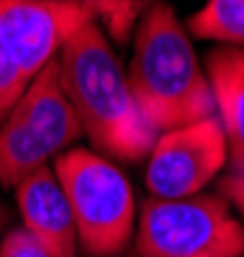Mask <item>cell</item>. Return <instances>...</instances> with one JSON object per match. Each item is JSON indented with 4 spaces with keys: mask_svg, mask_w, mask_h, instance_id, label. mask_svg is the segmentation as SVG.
<instances>
[{
    "mask_svg": "<svg viewBox=\"0 0 244 257\" xmlns=\"http://www.w3.org/2000/svg\"><path fill=\"white\" fill-rule=\"evenodd\" d=\"M131 93L154 134L216 118L213 93L193 39L167 0H149L131 34Z\"/></svg>",
    "mask_w": 244,
    "mask_h": 257,
    "instance_id": "obj_1",
    "label": "cell"
},
{
    "mask_svg": "<svg viewBox=\"0 0 244 257\" xmlns=\"http://www.w3.org/2000/svg\"><path fill=\"white\" fill-rule=\"evenodd\" d=\"M62 90L98 152L108 160L139 162L157 139L131 93L126 67L98 24L80 29L57 57Z\"/></svg>",
    "mask_w": 244,
    "mask_h": 257,
    "instance_id": "obj_2",
    "label": "cell"
},
{
    "mask_svg": "<svg viewBox=\"0 0 244 257\" xmlns=\"http://www.w3.org/2000/svg\"><path fill=\"white\" fill-rule=\"evenodd\" d=\"M52 170L72 208L77 249L87 257H121L134 244L139 213L124 170L85 147L59 155Z\"/></svg>",
    "mask_w": 244,
    "mask_h": 257,
    "instance_id": "obj_3",
    "label": "cell"
},
{
    "mask_svg": "<svg viewBox=\"0 0 244 257\" xmlns=\"http://www.w3.org/2000/svg\"><path fill=\"white\" fill-rule=\"evenodd\" d=\"M82 126L59 82L57 59L29 85L0 123V185L16 188L75 147Z\"/></svg>",
    "mask_w": 244,
    "mask_h": 257,
    "instance_id": "obj_4",
    "label": "cell"
},
{
    "mask_svg": "<svg viewBox=\"0 0 244 257\" xmlns=\"http://www.w3.org/2000/svg\"><path fill=\"white\" fill-rule=\"evenodd\" d=\"M137 257H244V224L218 193L147 198L137 213Z\"/></svg>",
    "mask_w": 244,
    "mask_h": 257,
    "instance_id": "obj_5",
    "label": "cell"
},
{
    "mask_svg": "<svg viewBox=\"0 0 244 257\" xmlns=\"http://www.w3.org/2000/svg\"><path fill=\"white\" fill-rule=\"evenodd\" d=\"M226 137L218 118L165 132L147 155V190L152 198H188L203 193L226 167Z\"/></svg>",
    "mask_w": 244,
    "mask_h": 257,
    "instance_id": "obj_6",
    "label": "cell"
},
{
    "mask_svg": "<svg viewBox=\"0 0 244 257\" xmlns=\"http://www.w3.org/2000/svg\"><path fill=\"white\" fill-rule=\"evenodd\" d=\"M87 24H95L93 13L64 0H0V44L26 80L52 64Z\"/></svg>",
    "mask_w": 244,
    "mask_h": 257,
    "instance_id": "obj_7",
    "label": "cell"
},
{
    "mask_svg": "<svg viewBox=\"0 0 244 257\" xmlns=\"http://www.w3.org/2000/svg\"><path fill=\"white\" fill-rule=\"evenodd\" d=\"M16 203L24 221L21 226L29 229L52 257H77L80 249L72 208L52 165L36 170L16 185Z\"/></svg>",
    "mask_w": 244,
    "mask_h": 257,
    "instance_id": "obj_8",
    "label": "cell"
},
{
    "mask_svg": "<svg viewBox=\"0 0 244 257\" xmlns=\"http://www.w3.org/2000/svg\"><path fill=\"white\" fill-rule=\"evenodd\" d=\"M203 70L213 93L216 118L226 137L229 173H244V52L213 47Z\"/></svg>",
    "mask_w": 244,
    "mask_h": 257,
    "instance_id": "obj_9",
    "label": "cell"
},
{
    "mask_svg": "<svg viewBox=\"0 0 244 257\" xmlns=\"http://www.w3.org/2000/svg\"><path fill=\"white\" fill-rule=\"evenodd\" d=\"M185 29L190 39L213 41L216 47L244 52V0H206L188 16Z\"/></svg>",
    "mask_w": 244,
    "mask_h": 257,
    "instance_id": "obj_10",
    "label": "cell"
},
{
    "mask_svg": "<svg viewBox=\"0 0 244 257\" xmlns=\"http://www.w3.org/2000/svg\"><path fill=\"white\" fill-rule=\"evenodd\" d=\"M64 3L87 8L110 44L126 47L131 44V34H134L139 16L144 13L149 0H64Z\"/></svg>",
    "mask_w": 244,
    "mask_h": 257,
    "instance_id": "obj_11",
    "label": "cell"
},
{
    "mask_svg": "<svg viewBox=\"0 0 244 257\" xmlns=\"http://www.w3.org/2000/svg\"><path fill=\"white\" fill-rule=\"evenodd\" d=\"M29 82L31 80L24 77V72H21L16 67V62L8 57L6 47L0 44V123H3V118L11 113V108L18 103V98L24 95Z\"/></svg>",
    "mask_w": 244,
    "mask_h": 257,
    "instance_id": "obj_12",
    "label": "cell"
},
{
    "mask_svg": "<svg viewBox=\"0 0 244 257\" xmlns=\"http://www.w3.org/2000/svg\"><path fill=\"white\" fill-rule=\"evenodd\" d=\"M0 257H52L34 234L24 226H11L0 242Z\"/></svg>",
    "mask_w": 244,
    "mask_h": 257,
    "instance_id": "obj_13",
    "label": "cell"
},
{
    "mask_svg": "<svg viewBox=\"0 0 244 257\" xmlns=\"http://www.w3.org/2000/svg\"><path fill=\"white\" fill-rule=\"evenodd\" d=\"M218 196L224 198L244 224V173H229L218 180Z\"/></svg>",
    "mask_w": 244,
    "mask_h": 257,
    "instance_id": "obj_14",
    "label": "cell"
},
{
    "mask_svg": "<svg viewBox=\"0 0 244 257\" xmlns=\"http://www.w3.org/2000/svg\"><path fill=\"white\" fill-rule=\"evenodd\" d=\"M8 224H11V211L6 203H0V242H3V234L8 231Z\"/></svg>",
    "mask_w": 244,
    "mask_h": 257,
    "instance_id": "obj_15",
    "label": "cell"
}]
</instances>
